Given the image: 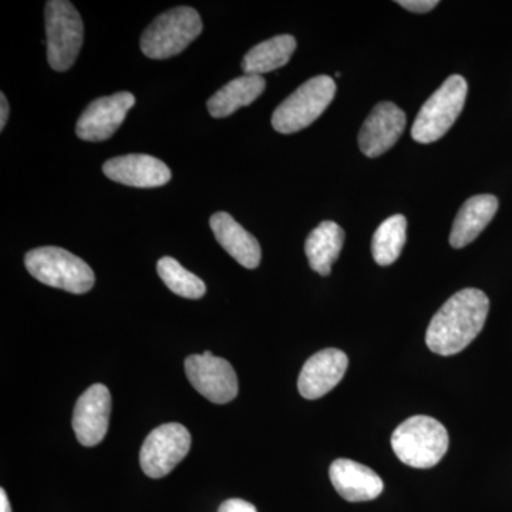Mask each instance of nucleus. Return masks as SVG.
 I'll list each match as a JSON object with an SVG mask.
<instances>
[{"mask_svg":"<svg viewBox=\"0 0 512 512\" xmlns=\"http://www.w3.org/2000/svg\"><path fill=\"white\" fill-rule=\"evenodd\" d=\"M0 103H2V106H0V130H3L5 128L6 123H8V117H9V103L8 100H6L5 94H0Z\"/></svg>","mask_w":512,"mask_h":512,"instance_id":"obj_25","label":"nucleus"},{"mask_svg":"<svg viewBox=\"0 0 512 512\" xmlns=\"http://www.w3.org/2000/svg\"><path fill=\"white\" fill-rule=\"evenodd\" d=\"M47 60L56 72H66L76 62L83 46L82 16L67 0L46 3Z\"/></svg>","mask_w":512,"mask_h":512,"instance_id":"obj_7","label":"nucleus"},{"mask_svg":"<svg viewBox=\"0 0 512 512\" xmlns=\"http://www.w3.org/2000/svg\"><path fill=\"white\" fill-rule=\"evenodd\" d=\"M295 50V37L291 35L272 37L249 50L242 60V70L245 74H254V76L274 72L291 60Z\"/></svg>","mask_w":512,"mask_h":512,"instance_id":"obj_20","label":"nucleus"},{"mask_svg":"<svg viewBox=\"0 0 512 512\" xmlns=\"http://www.w3.org/2000/svg\"><path fill=\"white\" fill-rule=\"evenodd\" d=\"M202 33L197 10L180 6L158 16L141 36V50L150 59H168L183 53Z\"/></svg>","mask_w":512,"mask_h":512,"instance_id":"obj_4","label":"nucleus"},{"mask_svg":"<svg viewBox=\"0 0 512 512\" xmlns=\"http://www.w3.org/2000/svg\"><path fill=\"white\" fill-rule=\"evenodd\" d=\"M218 512H258L251 503L245 500H239V498H232L222 503L220 511Z\"/></svg>","mask_w":512,"mask_h":512,"instance_id":"obj_24","label":"nucleus"},{"mask_svg":"<svg viewBox=\"0 0 512 512\" xmlns=\"http://www.w3.org/2000/svg\"><path fill=\"white\" fill-rule=\"evenodd\" d=\"M157 272L161 281L175 295L187 299H200L207 292V286L197 275L191 274L180 262L170 256H164L158 261Z\"/></svg>","mask_w":512,"mask_h":512,"instance_id":"obj_22","label":"nucleus"},{"mask_svg":"<svg viewBox=\"0 0 512 512\" xmlns=\"http://www.w3.org/2000/svg\"><path fill=\"white\" fill-rule=\"evenodd\" d=\"M407 220L404 215L387 218L376 229L372 239V254L380 266H389L399 259L407 239Z\"/></svg>","mask_w":512,"mask_h":512,"instance_id":"obj_21","label":"nucleus"},{"mask_svg":"<svg viewBox=\"0 0 512 512\" xmlns=\"http://www.w3.org/2000/svg\"><path fill=\"white\" fill-rule=\"evenodd\" d=\"M218 244L228 252L239 265L247 269L258 268L261 264V245L254 235L242 228L227 212H217L210 220Z\"/></svg>","mask_w":512,"mask_h":512,"instance_id":"obj_16","label":"nucleus"},{"mask_svg":"<svg viewBox=\"0 0 512 512\" xmlns=\"http://www.w3.org/2000/svg\"><path fill=\"white\" fill-rule=\"evenodd\" d=\"M446 427L429 416H413L403 421L392 436L394 454L406 466L431 468L448 450Z\"/></svg>","mask_w":512,"mask_h":512,"instance_id":"obj_2","label":"nucleus"},{"mask_svg":"<svg viewBox=\"0 0 512 512\" xmlns=\"http://www.w3.org/2000/svg\"><path fill=\"white\" fill-rule=\"evenodd\" d=\"M329 476L340 497L350 503L375 500L384 490L382 478L372 468L348 458L333 461Z\"/></svg>","mask_w":512,"mask_h":512,"instance_id":"obj_15","label":"nucleus"},{"mask_svg":"<svg viewBox=\"0 0 512 512\" xmlns=\"http://www.w3.org/2000/svg\"><path fill=\"white\" fill-rule=\"evenodd\" d=\"M0 512H12L6 491H0Z\"/></svg>","mask_w":512,"mask_h":512,"instance_id":"obj_26","label":"nucleus"},{"mask_svg":"<svg viewBox=\"0 0 512 512\" xmlns=\"http://www.w3.org/2000/svg\"><path fill=\"white\" fill-rule=\"evenodd\" d=\"M191 434L183 424L168 423L148 434L140 451V466L151 478L170 474L187 456Z\"/></svg>","mask_w":512,"mask_h":512,"instance_id":"obj_8","label":"nucleus"},{"mask_svg":"<svg viewBox=\"0 0 512 512\" xmlns=\"http://www.w3.org/2000/svg\"><path fill=\"white\" fill-rule=\"evenodd\" d=\"M490 311V299L480 289L467 288L451 296L431 319L426 343L431 352L453 356L480 335Z\"/></svg>","mask_w":512,"mask_h":512,"instance_id":"obj_1","label":"nucleus"},{"mask_svg":"<svg viewBox=\"0 0 512 512\" xmlns=\"http://www.w3.org/2000/svg\"><path fill=\"white\" fill-rule=\"evenodd\" d=\"M136 104V97L128 92L100 97L86 107L76 124L77 137L92 143L109 140L123 124L128 111Z\"/></svg>","mask_w":512,"mask_h":512,"instance_id":"obj_10","label":"nucleus"},{"mask_svg":"<svg viewBox=\"0 0 512 512\" xmlns=\"http://www.w3.org/2000/svg\"><path fill=\"white\" fill-rule=\"evenodd\" d=\"M397 5L414 13H427L439 6L437 0H399Z\"/></svg>","mask_w":512,"mask_h":512,"instance_id":"obj_23","label":"nucleus"},{"mask_svg":"<svg viewBox=\"0 0 512 512\" xmlns=\"http://www.w3.org/2000/svg\"><path fill=\"white\" fill-rule=\"evenodd\" d=\"M349 359L339 349H323L302 367L298 389L302 397L308 400L320 399L335 389L348 370Z\"/></svg>","mask_w":512,"mask_h":512,"instance_id":"obj_13","label":"nucleus"},{"mask_svg":"<svg viewBox=\"0 0 512 512\" xmlns=\"http://www.w3.org/2000/svg\"><path fill=\"white\" fill-rule=\"evenodd\" d=\"M335 94L336 83L332 77L325 74L313 77L279 104L272 114V127L281 134L298 133L322 116Z\"/></svg>","mask_w":512,"mask_h":512,"instance_id":"obj_6","label":"nucleus"},{"mask_svg":"<svg viewBox=\"0 0 512 512\" xmlns=\"http://www.w3.org/2000/svg\"><path fill=\"white\" fill-rule=\"evenodd\" d=\"M25 265L29 274L42 284L76 295L89 292L96 282L93 269L63 248L33 249L26 254Z\"/></svg>","mask_w":512,"mask_h":512,"instance_id":"obj_3","label":"nucleus"},{"mask_svg":"<svg viewBox=\"0 0 512 512\" xmlns=\"http://www.w3.org/2000/svg\"><path fill=\"white\" fill-rule=\"evenodd\" d=\"M467 93L468 86L463 76L454 74L448 77L417 114L412 127L413 140L420 144L440 140L454 126L463 111Z\"/></svg>","mask_w":512,"mask_h":512,"instance_id":"obj_5","label":"nucleus"},{"mask_svg":"<svg viewBox=\"0 0 512 512\" xmlns=\"http://www.w3.org/2000/svg\"><path fill=\"white\" fill-rule=\"evenodd\" d=\"M406 114L390 101L377 104L360 128L359 148L366 157L383 156L402 137Z\"/></svg>","mask_w":512,"mask_h":512,"instance_id":"obj_11","label":"nucleus"},{"mask_svg":"<svg viewBox=\"0 0 512 512\" xmlns=\"http://www.w3.org/2000/svg\"><path fill=\"white\" fill-rule=\"evenodd\" d=\"M111 394L104 384L96 383L77 400L73 429L77 440L86 447L100 444L109 430Z\"/></svg>","mask_w":512,"mask_h":512,"instance_id":"obj_12","label":"nucleus"},{"mask_svg":"<svg viewBox=\"0 0 512 512\" xmlns=\"http://www.w3.org/2000/svg\"><path fill=\"white\" fill-rule=\"evenodd\" d=\"M497 210V197L490 194L476 195L464 202L451 228V247L460 249L471 244L488 227Z\"/></svg>","mask_w":512,"mask_h":512,"instance_id":"obj_17","label":"nucleus"},{"mask_svg":"<svg viewBox=\"0 0 512 512\" xmlns=\"http://www.w3.org/2000/svg\"><path fill=\"white\" fill-rule=\"evenodd\" d=\"M345 242V231L336 222L323 221L313 229L305 242L309 265L319 275L329 276L338 261Z\"/></svg>","mask_w":512,"mask_h":512,"instance_id":"obj_19","label":"nucleus"},{"mask_svg":"<svg viewBox=\"0 0 512 512\" xmlns=\"http://www.w3.org/2000/svg\"><path fill=\"white\" fill-rule=\"evenodd\" d=\"M103 173L111 181L136 188H157L171 180L170 168L147 154L111 158L104 163Z\"/></svg>","mask_w":512,"mask_h":512,"instance_id":"obj_14","label":"nucleus"},{"mask_svg":"<svg viewBox=\"0 0 512 512\" xmlns=\"http://www.w3.org/2000/svg\"><path fill=\"white\" fill-rule=\"evenodd\" d=\"M265 87L264 77L244 74L225 84L208 100V111L214 119H224L241 107L254 103L265 92Z\"/></svg>","mask_w":512,"mask_h":512,"instance_id":"obj_18","label":"nucleus"},{"mask_svg":"<svg viewBox=\"0 0 512 512\" xmlns=\"http://www.w3.org/2000/svg\"><path fill=\"white\" fill-rule=\"evenodd\" d=\"M185 373L194 389L215 404L232 402L238 394L234 367L211 352L192 355L185 360Z\"/></svg>","mask_w":512,"mask_h":512,"instance_id":"obj_9","label":"nucleus"}]
</instances>
